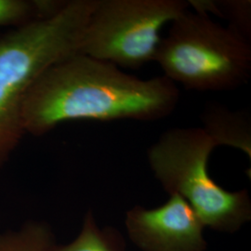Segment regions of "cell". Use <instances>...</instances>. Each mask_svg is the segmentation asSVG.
Listing matches in <instances>:
<instances>
[{
	"label": "cell",
	"mask_w": 251,
	"mask_h": 251,
	"mask_svg": "<svg viewBox=\"0 0 251 251\" xmlns=\"http://www.w3.org/2000/svg\"><path fill=\"white\" fill-rule=\"evenodd\" d=\"M52 251H125V245L116 230L100 228L89 211L76 238L66 245H56Z\"/></svg>",
	"instance_id": "ba28073f"
},
{
	"label": "cell",
	"mask_w": 251,
	"mask_h": 251,
	"mask_svg": "<svg viewBox=\"0 0 251 251\" xmlns=\"http://www.w3.org/2000/svg\"><path fill=\"white\" fill-rule=\"evenodd\" d=\"M215 147L202 127H173L150 146L147 158L165 191L187 201L206 227L233 233L251 221V198L246 189L231 192L211 178L207 163Z\"/></svg>",
	"instance_id": "3957f363"
},
{
	"label": "cell",
	"mask_w": 251,
	"mask_h": 251,
	"mask_svg": "<svg viewBox=\"0 0 251 251\" xmlns=\"http://www.w3.org/2000/svg\"><path fill=\"white\" fill-rule=\"evenodd\" d=\"M97 0H69L58 13L0 36V170L25 135L23 106L27 91L48 68L80 53Z\"/></svg>",
	"instance_id": "7a4b0ae2"
},
{
	"label": "cell",
	"mask_w": 251,
	"mask_h": 251,
	"mask_svg": "<svg viewBox=\"0 0 251 251\" xmlns=\"http://www.w3.org/2000/svg\"><path fill=\"white\" fill-rule=\"evenodd\" d=\"M59 4L51 0H0V27L25 25L57 13Z\"/></svg>",
	"instance_id": "30bf717a"
},
{
	"label": "cell",
	"mask_w": 251,
	"mask_h": 251,
	"mask_svg": "<svg viewBox=\"0 0 251 251\" xmlns=\"http://www.w3.org/2000/svg\"><path fill=\"white\" fill-rule=\"evenodd\" d=\"M180 94L166 76L142 79L113 63L75 54L41 74L23 106L25 134L41 137L72 120L153 122L169 117Z\"/></svg>",
	"instance_id": "6da1fadb"
},
{
	"label": "cell",
	"mask_w": 251,
	"mask_h": 251,
	"mask_svg": "<svg viewBox=\"0 0 251 251\" xmlns=\"http://www.w3.org/2000/svg\"><path fill=\"white\" fill-rule=\"evenodd\" d=\"M56 243L44 223L29 222L18 231L0 233V251H52Z\"/></svg>",
	"instance_id": "9c48e42d"
},
{
	"label": "cell",
	"mask_w": 251,
	"mask_h": 251,
	"mask_svg": "<svg viewBox=\"0 0 251 251\" xmlns=\"http://www.w3.org/2000/svg\"><path fill=\"white\" fill-rule=\"evenodd\" d=\"M212 14L227 20L228 27L251 42V0H213Z\"/></svg>",
	"instance_id": "8fae6325"
},
{
	"label": "cell",
	"mask_w": 251,
	"mask_h": 251,
	"mask_svg": "<svg viewBox=\"0 0 251 251\" xmlns=\"http://www.w3.org/2000/svg\"><path fill=\"white\" fill-rule=\"evenodd\" d=\"M162 37L154 62L186 90L227 91L251 79V42L209 15L184 11Z\"/></svg>",
	"instance_id": "277c9868"
},
{
	"label": "cell",
	"mask_w": 251,
	"mask_h": 251,
	"mask_svg": "<svg viewBox=\"0 0 251 251\" xmlns=\"http://www.w3.org/2000/svg\"><path fill=\"white\" fill-rule=\"evenodd\" d=\"M189 7L185 0H97L80 53L119 68L140 69L154 62L162 28Z\"/></svg>",
	"instance_id": "5b68a950"
},
{
	"label": "cell",
	"mask_w": 251,
	"mask_h": 251,
	"mask_svg": "<svg viewBox=\"0 0 251 251\" xmlns=\"http://www.w3.org/2000/svg\"><path fill=\"white\" fill-rule=\"evenodd\" d=\"M203 129L217 146L240 150L251 160V116L247 110L232 111L208 102L200 116Z\"/></svg>",
	"instance_id": "52a82bcc"
},
{
	"label": "cell",
	"mask_w": 251,
	"mask_h": 251,
	"mask_svg": "<svg viewBox=\"0 0 251 251\" xmlns=\"http://www.w3.org/2000/svg\"><path fill=\"white\" fill-rule=\"evenodd\" d=\"M129 238L143 251H205L206 228L193 207L178 195L158 207L134 206L126 214Z\"/></svg>",
	"instance_id": "8992f818"
}]
</instances>
